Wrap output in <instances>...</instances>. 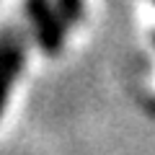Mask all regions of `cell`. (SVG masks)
Here are the masks:
<instances>
[{"mask_svg":"<svg viewBox=\"0 0 155 155\" xmlns=\"http://www.w3.org/2000/svg\"><path fill=\"white\" fill-rule=\"evenodd\" d=\"M60 5H62V11H65L70 18L78 13V0H60Z\"/></svg>","mask_w":155,"mask_h":155,"instance_id":"3957f363","label":"cell"},{"mask_svg":"<svg viewBox=\"0 0 155 155\" xmlns=\"http://www.w3.org/2000/svg\"><path fill=\"white\" fill-rule=\"evenodd\" d=\"M26 16L8 18L0 26V111L5 106L11 85L21 72L23 54H26Z\"/></svg>","mask_w":155,"mask_h":155,"instance_id":"6da1fadb","label":"cell"},{"mask_svg":"<svg viewBox=\"0 0 155 155\" xmlns=\"http://www.w3.org/2000/svg\"><path fill=\"white\" fill-rule=\"evenodd\" d=\"M26 18L34 28H36V36H39V44L44 49L54 52L62 41V28H60V21L54 18L49 3L47 0H26Z\"/></svg>","mask_w":155,"mask_h":155,"instance_id":"7a4b0ae2","label":"cell"}]
</instances>
